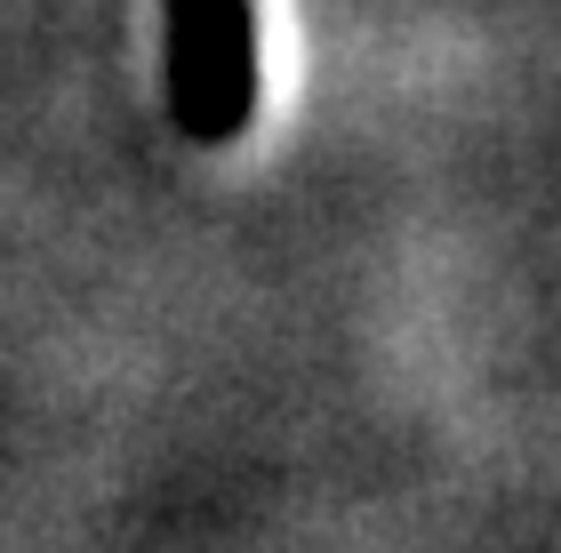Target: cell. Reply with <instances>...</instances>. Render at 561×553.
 Here are the masks:
<instances>
[{"instance_id":"obj_1","label":"cell","mask_w":561,"mask_h":553,"mask_svg":"<svg viewBox=\"0 0 561 553\" xmlns=\"http://www.w3.org/2000/svg\"><path fill=\"white\" fill-rule=\"evenodd\" d=\"M176 96L201 137L249 120V9L241 0H176Z\"/></svg>"}]
</instances>
